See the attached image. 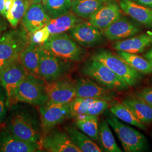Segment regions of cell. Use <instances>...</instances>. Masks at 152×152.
Returning <instances> with one entry per match:
<instances>
[{
    "label": "cell",
    "instance_id": "8d00e7d4",
    "mask_svg": "<svg viewBox=\"0 0 152 152\" xmlns=\"http://www.w3.org/2000/svg\"><path fill=\"white\" fill-rule=\"evenodd\" d=\"M15 0H0V14L5 18Z\"/></svg>",
    "mask_w": 152,
    "mask_h": 152
},
{
    "label": "cell",
    "instance_id": "9c48e42d",
    "mask_svg": "<svg viewBox=\"0 0 152 152\" xmlns=\"http://www.w3.org/2000/svg\"><path fill=\"white\" fill-rule=\"evenodd\" d=\"M39 112L44 135L64 120L71 118L70 103H53L47 102L39 107Z\"/></svg>",
    "mask_w": 152,
    "mask_h": 152
},
{
    "label": "cell",
    "instance_id": "f6af8a7d",
    "mask_svg": "<svg viewBox=\"0 0 152 152\" xmlns=\"http://www.w3.org/2000/svg\"><path fill=\"white\" fill-rule=\"evenodd\" d=\"M76 1V0H71V1Z\"/></svg>",
    "mask_w": 152,
    "mask_h": 152
},
{
    "label": "cell",
    "instance_id": "4fadbf2b",
    "mask_svg": "<svg viewBox=\"0 0 152 152\" xmlns=\"http://www.w3.org/2000/svg\"><path fill=\"white\" fill-rule=\"evenodd\" d=\"M41 144L47 152H81L66 132L55 128L43 135Z\"/></svg>",
    "mask_w": 152,
    "mask_h": 152
},
{
    "label": "cell",
    "instance_id": "3957f363",
    "mask_svg": "<svg viewBox=\"0 0 152 152\" xmlns=\"http://www.w3.org/2000/svg\"><path fill=\"white\" fill-rule=\"evenodd\" d=\"M39 46L60 58L73 62L82 61L86 56V50L66 33L51 35L46 42Z\"/></svg>",
    "mask_w": 152,
    "mask_h": 152
},
{
    "label": "cell",
    "instance_id": "d6986e66",
    "mask_svg": "<svg viewBox=\"0 0 152 152\" xmlns=\"http://www.w3.org/2000/svg\"><path fill=\"white\" fill-rule=\"evenodd\" d=\"M152 45V31H148L137 36L116 41L112 47L118 51L136 54L143 52Z\"/></svg>",
    "mask_w": 152,
    "mask_h": 152
},
{
    "label": "cell",
    "instance_id": "44dd1931",
    "mask_svg": "<svg viewBox=\"0 0 152 152\" xmlns=\"http://www.w3.org/2000/svg\"><path fill=\"white\" fill-rule=\"evenodd\" d=\"M38 49L39 45L29 42L20 55L19 61L27 71L28 73L41 77Z\"/></svg>",
    "mask_w": 152,
    "mask_h": 152
},
{
    "label": "cell",
    "instance_id": "60d3db41",
    "mask_svg": "<svg viewBox=\"0 0 152 152\" xmlns=\"http://www.w3.org/2000/svg\"><path fill=\"white\" fill-rule=\"evenodd\" d=\"M145 57L149 61V62L151 63L152 66V49L147 53L145 55Z\"/></svg>",
    "mask_w": 152,
    "mask_h": 152
},
{
    "label": "cell",
    "instance_id": "4dcf8cb0",
    "mask_svg": "<svg viewBox=\"0 0 152 152\" xmlns=\"http://www.w3.org/2000/svg\"><path fill=\"white\" fill-rule=\"evenodd\" d=\"M44 6L50 18H55L69 12L72 1L71 0H48Z\"/></svg>",
    "mask_w": 152,
    "mask_h": 152
},
{
    "label": "cell",
    "instance_id": "b9f144b4",
    "mask_svg": "<svg viewBox=\"0 0 152 152\" xmlns=\"http://www.w3.org/2000/svg\"><path fill=\"white\" fill-rule=\"evenodd\" d=\"M31 1V3H38V4H41V0H29Z\"/></svg>",
    "mask_w": 152,
    "mask_h": 152
},
{
    "label": "cell",
    "instance_id": "f546056e",
    "mask_svg": "<svg viewBox=\"0 0 152 152\" xmlns=\"http://www.w3.org/2000/svg\"><path fill=\"white\" fill-rule=\"evenodd\" d=\"M31 2L29 0H15L5 18L12 27H17L27 11Z\"/></svg>",
    "mask_w": 152,
    "mask_h": 152
},
{
    "label": "cell",
    "instance_id": "9a60e30c",
    "mask_svg": "<svg viewBox=\"0 0 152 152\" xmlns=\"http://www.w3.org/2000/svg\"><path fill=\"white\" fill-rule=\"evenodd\" d=\"M76 97L102 99L111 101L114 98L112 90L102 87L89 78H80L75 82Z\"/></svg>",
    "mask_w": 152,
    "mask_h": 152
},
{
    "label": "cell",
    "instance_id": "d590c367",
    "mask_svg": "<svg viewBox=\"0 0 152 152\" xmlns=\"http://www.w3.org/2000/svg\"><path fill=\"white\" fill-rule=\"evenodd\" d=\"M136 97L144 101L152 107V88L145 87L136 93Z\"/></svg>",
    "mask_w": 152,
    "mask_h": 152
},
{
    "label": "cell",
    "instance_id": "cb8c5ba5",
    "mask_svg": "<svg viewBox=\"0 0 152 152\" xmlns=\"http://www.w3.org/2000/svg\"><path fill=\"white\" fill-rule=\"evenodd\" d=\"M122 103L127 105L142 123L150 124L152 122V107L140 99L135 96L126 98Z\"/></svg>",
    "mask_w": 152,
    "mask_h": 152
},
{
    "label": "cell",
    "instance_id": "f35d334b",
    "mask_svg": "<svg viewBox=\"0 0 152 152\" xmlns=\"http://www.w3.org/2000/svg\"><path fill=\"white\" fill-rule=\"evenodd\" d=\"M136 4L152 9V0H131Z\"/></svg>",
    "mask_w": 152,
    "mask_h": 152
},
{
    "label": "cell",
    "instance_id": "484cf974",
    "mask_svg": "<svg viewBox=\"0 0 152 152\" xmlns=\"http://www.w3.org/2000/svg\"><path fill=\"white\" fill-rule=\"evenodd\" d=\"M110 112L114 116L127 124L134 126L141 130H145V126L139 120L133 111L124 103L113 104L110 108Z\"/></svg>",
    "mask_w": 152,
    "mask_h": 152
},
{
    "label": "cell",
    "instance_id": "836d02e7",
    "mask_svg": "<svg viewBox=\"0 0 152 152\" xmlns=\"http://www.w3.org/2000/svg\"><path fill=\"white\" fill-rule=\"evenodd\" d=\"M50 36L49 30L45 26L36 32L29 34V42L37 45H41L46 42Z\"/></svg>",
    "mask_w": 152,
    "mask_h": 152
},
{
    "label": "cell",
    "instance_id": "83f0119b",
    "mask_svg": "<svg viewBox=\"0 0 152 152\" xmlns=\"http://www.w3.org/2000/svg\"><path fill=\"white\" fill-rule=\"evenodd\" d=\"M99 140L103 151L107 152H122V150L118 146L110 129L107 120H103L99 127Z\"/></svg>",
    "mask_w": 152,
    "mask_h": 152
},
{
    "label": "cell",
    "instance_id": "8992f818",
    "mask_svg": "<svg viewBox=\"0 0 152 152\" xmlns=\"http://www.w3.org/2000/svg\"><path fill=\"white\" fill-rule=\"evenodd\" d=\"M82 72L111 90L122 91L130 87L123 79L108 66L92 58L85 64Z\"/></svg>",
    "mask_w": 152,
    "mask_h": 152
},
{
    "label": "cell",
    "instance_id": "f1b7e54d",
    "mask_svg": "<svg viewBox=\"0 0 152 152\" xmlns=\"http://www.w3.org/2000/svg\"><path fill=\"white\" fill-rule=\"evenodd\" d=\"M118 55L131 68L141 74L148 75L152 73V66L149 61L134 53L118 51Z\"/></svg>",
    "mask_w": 152,
    "mask_h": 152
},
{
    "label": "cell",
    "instance_id": "ab89813d",
    "mask_svg": "<svg viewBox=\"0 0 152 152\" xmlns=\"http://www.w3.org/2000/svg\"><path fill=\"white\" fill-rule=\"evenodd\" d=\"M14 62H15V61H14ZM14 62H9V61H5L0 60V77L2 75V73L4 72V71H5L9 65Z\"/></svg>",
    "mask_w": 152,
    "mask_h": 152
},
{
    "label": "cell",
    "instance_id": "1f68e13d",
    "mask_svg": "<svg viewBox=\"0 0 152 152\" xmlns=\"http://www.w3.org/2000/svg\"><path fill=\"white\" fill-rule=\"evenodd\" d=\"M96 99L83 97H75L70 102L71 118H75L82 114H85Z\"/></svg>",
    "mask_w": 152,
    "mask_h": 152
},
{
    "label": "cell",
    "instance_id": "7a4b0ae2",
    "mask_svg": "<svg viewBox=\"0 0 152 152\" xmlns=\"http://www.w3.org/2000/svg\"><path fill=\"white\" fill-rule=\"evenodd\" d=\"M45 85L43 78L28 73L15 91L11 105L25 103L38 107L43 105L48 101Z\"/></svg>",
    "mask_w": 152,
    "mask_h": 152
},
{
    "label": "cell",
    "instance_id": "7402d4cb",
    "mask_svg": "<svg viewBox=\"0 0 152 152\" xmlns=\"http://www.w3.org/2000/svg\"><path fill=\"white\" fill-rule=\"evenodd\" d=\"M80 22H81V19L73 13L68 12L58 17L51 18L46 26L50 35H53L69 31Z\"/></svg>",
    "mask_w": 152,
    "mask_h": 152
},
{
    "label": "cell",
    "instance_id": "7bdbcfd3",
    "mask_svg": "<svg viewBox=\"0 0 152 152\" xmlns=\"http://www.w3.org/2000/svg\"><path fill=\"white\" fill-rule=\"evenodd\" d=\"M48 0H41L42 4L44 6L45 5H46V2H48Z\"/></svg>",
    "mask_w": 152,
    "mask_h": 152
},
{
    "label": "cell",
    "instance_id": "7c38bea8",
    "mask_svg": "<svg viewBox=\"0 0 152 152\" xmlns=\"http://www.w3.org/2000/svg\"><path fill=\"white\" fill-rule=\"evenodd\" d=\"M45 87L48 102L50 103H70L76 97L75 82L68 77L54 81L46 82Z\"/></svg>",
    "mask_w": 152,
    "mask_h": 152
},
{
    "label": "cell",
    "instance_id": "52a82bcc",
    "mask_svg": "<svg viewBox=\"0 0 152 152\" xmlns=\"http://www.w3.org/2000/svg\"><path fill=\"white\" fill-rule=\"evenodd\" d=\"M102 63L123 79L130 87L141 80V73L131 68L118 55L107 50H100L91 58Z\"/></svg>",
    "mask_w": 152,
    "mask_h": 152
},
{
    "label": "cell",
    "instance_id": "ba28073f",
    "mask_svg": "<svg viewBox=\"0 0 152 152\" xmlns=\"http://www.w3.org/2000/svg\"><path fill=\"white\" fill-rule=\"evenodd\" d=\"M107 121L114 130L125 152H140L145 148L147 139L142 134L120 122L115 116L108 117Z\"/></svg>",
    "mask_w": 152,
    "mask_h": 152
},
{
    "label": "cell",
    "instance_id": "30bf717a",
    "mask_svg": "<svg viewBox=\"0 0 152 152\" xmlns=\"http://www.w3.org/2000/svg\"><path fill=\"white\" fill-rule=\"evenodd\" d=\"M42 149L40 143L24 141L14 135L5 124L0 125V152H35Z\"/></svg>",
    "mask_w": 152,
    "mask_h": 152
},
{
    "label": "cell",
    "instance_id": "5b68a950",
    "mask_svg": "<svg viewBox=\"0 0 152 152\" xmlns=\"http://www.w3.org/2000/svg\"><path fill=\"white\" fill-rule=\"evenodd\" d=\"M29 42V33L23 26L6 31L0 37V60L9 62L19 60Z\"/></svg>",
    "mask_w": 152,
    "mask_h": 152
},
{
    "label": "cell",
    "instance_id": "74e56055",
    "mask_svg": "<svg viewBox=\"0 0 152 152\" xmlns=\"http://www.w3.org/2000/svg\"><path fill=\"white\" fill-rule=\"evenodd\" d=\"M7 19L4 18V16L0 14V37L7 30V28L9 27Z\"/></svg>",
    "mask_w": 152,
    "mask_h": 152
},
{
    "label": "cell",
    "instance_id": "2e32d148",
    "mask_svg": "<svg viewBox=\"0 0 152 152\" xmlns=\"http://www.w3.org/2000/svg\"><path fill=\"white\" fill-rule=\"evenodd\" d=\"M50 19L42 4L32 3L22 18V26L31 34L45 27Z\"/></svg>",
    "mask_w": 152,
    "mask_h": 152
},
{
    "label": "cell",
    "instance_id": "e0dca14e",
    "mask_svg": "<svg viewBox=\"0 0 152 152\" xmlns=\"http://www.w3.org/2000/svg\"><path fill=\"white\" fill-rule=\"evenodd\" d=\"M139 27L125 17H121L104 30V36L110 41L130 38L140 32Z\"/></svg>",
    "mask_w": 152,
    "mask_h": 152
},
{
    "label": "cell",
    "instance_id": "ac0fdd59",
    "mask_svg": "<svg viewBox=\"0 0 152 152\" xmlns=\"http://www.w3.org/2000/svg\"><path fill=\"white\" fill-rule=\"evenodd\" d=\"M121 17L120 6L115 2L103 6L89 18L88 22L101 30H104Z\"/></svg>",
    "mask_w": 152,
    "mask_h": 152
},
{
    "label": "cell",
    "instance_id": "d6a6232c",
    "mask_svg": "<svg viewBox=\"0 0 152 152\" xmlns=\"http://www.w3.org/2000/svg\"><path fill=\"white\" fill-rule=\"evenodd\" d=\"M109 106L108 101L102 99H96L91 104L86 114L98 117L104 112Z\"/></svg>",
    "mask_w": 152,
    "mask_h": 152
},
{
    "label": "cell",
    "instance_id": "e575fe53",
    "mask_svg": "<svg viewBox=\"0 0 152 152\" xmlns=\"http://www.w3.org/2000/svg\"><path fill=\"white\" fill-rule=\"evenodd\" d=\"M7 100L5 91L0 84V125L5 122L8 112Z\"/></svg>",
    "mask_w": 152,
    "mask_h": 152
},
{
    "label": "cell",
    "instance_id": "5bb4252c",
    "mask_svg": "<svg viewBox=\"0 0 152 152\" xmlns=\"http://www.w3.org/2000/svg\"><path fill=\"white\" fill-rule=\"evenodd\" d=\"M68 32L71 37L83 47H94L103 41L104 34L101 29L89 22H80Z\"/></svg>",
    "mask_w": 152,
    "mask_h": 152
},
{
    "label": "cell",
    "instance_id": "ee69618b",
    "mask_svg": "<svg viewBox=\"0 0 152 152\" xmlns=\"http://www.w3.org/2000/svg\"><path fill=\"white\" fill-rule=\"evenodd\" d=\"M102 1H108V0H102Z\"/></svg>",
    "mask_w": 152,
    "mask_h": 152
},
{
    "label": "cell",
    "instance_id": "ffe728a7",
    "mask_svg": "<svg viewBox=\"0 0 152 152\" xmlns=\"http://www.w3.org/2000/svg\"><path fill=\"white\" fill-rule=\"evenodd\" d=\"M120 6L127 15L145 27H152V9L139 5L131 0H120Z\"/></svg>",
    "mask_w": 152,
    "mask_h": 152
},
{
    "label": "cell",
    "instance_id": "8fae6325",
    "mask_svg": "<svg viewBox=\"0 0 152 152\" xmlns=\"http://www.w3.org/2000/svg\"><path fill=\"white\" fill-rule=\"evenodd\" d=\"M27 74V71L18 60L9 65L1 76L0 84L5 91L9 108L15 91Z\"/></svg>",
    "mask_w": 152,
    "mask_h": 152
},
{
    "label": "cell",
    "instance_id": "603a6c76",
    "mask_svg": "<svg viewBox=\"0 0 152 152\" xmlns=\"http://www.w3.org/2000/svg\"><path fill=\"white\" fill-rule=\"evenodd\" d=\"M65 132L71 140L78 147L81 152H101L102 149L92 139L83 132L72 126H66Z\"/></svg>",
    "mask_w": 152,
    "mask_h": 152
},
{
    "label": "cell",
    "instance_id": "d4e9b609",
    "mask_svg": "<svg viewBox=\"0 0 152 152\" xmlns=\"http://www.w3.org/2000/svg\"><path fill=\"white\" fill-rule=\"evenodd\" d=\"M75 119L78 130L89 136L94 141H99L98 116L82 114L75 117Z\"/></svg>",
    "mask_w": 152,
    "mask_h": 152
},
{
    "label": "cell",
    "instance_id": "6da1fadb",
    "mask_svg": "<svg viewBox=\"0 0 152 152\" xmlns=\"http://www.w3.org/2000/svg\"><path fill=\"white\" fill-rule=\"evenodd\" d=\"M5 125L11 132L24 141L41 144L43 130L39 113L34 105L12 104L8 110Z\"/></svg>",
    "mask_w": 152,
    "mask_h": 152
},
{
    "label": "cell",
    "instance_id": "277c9868",
    "mask_svg": "<svg viewBox=\"0 0 152 152\" xmlns=\"http://www.w3.org/2000/svg\"><path fill=\"white\" fill-rule=\"evenodd\" d=\"M40 77L46 82L68 77L73 69V61L65 60L39 46Z\"/></svg>",
    "mask_w": 152,
    "mask_h": 152
},
{
    "label": "cell",
    "instance_id": "4316f807",
    "mask_svg": "<svg viewBox=\"0 0 152 152\" xmlns=\"http://www.w3.org/2000/svg\"><path fill=\"white\" fill-rule=\"evenodd\" d=\"M102 0H76L72 1L71 9L77 16L89 18L103 6Z\"/></svg>",
    "mask_w": 152,
    "mask_h": 152
}]
</instances>
